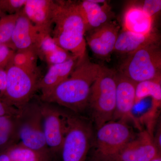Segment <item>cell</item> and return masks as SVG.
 Returning a JSON list of instances; mask_svg holds the SVG:
<instances>
[{
  "label": "cell",
  "mask_w": 161,
  "mask_h": 161,
  "mask_svg": "<svg viewBox=\"0 0 161 161\" xmlns=\"http://www.w3.org/2000/svg\"><path fill=\"white\" fill-rule=\"evenodd\" d=\"M101 67V65L91 62L86 54L79 60L69 77L40 99L73 112H82L88 106L91 88Z\"/></svg>",
  "instance_id": "1"
},
{
  "label": "cell",
  "mask_w": 161,
  "mask_h": 161,
  "mask_svg": "<svg viewBox=\"0 0 161 161\" xmlns=\"http://www.w3.org/2000/svg\"><path fill=\"white\" fill-rule=\"evenodd\" d=\"M51 36L61 48L82 60L86 55V27L77 2L54 1Z\"/></svg>",
  "instance_id": "2"
},
{
  "label": "cell",
  "mask_w": 161,
  "mask_h": 161,
  "mask_svg": "<svg viewBox=\"0 0 161 161\" xmlns=\"http://www.w3.org/2000/svg\"><path fill=\"white\" fill-rule=\"evenodd\" d=\"M117 72L101 65L91 88L88 106L96 130L112 120L115 110Z\"/></svg>",
  "instance_id": "3"
},
{
  "label": "cell",
  "mask_w": 161,
  "mask_h": 161,
  "mask_svg": "<svg viewBox=\"0 0 161 161\" xmlns=\"http://www.w3.org/2000/svg\"><path fill=\"white\" fill-rule=\"evenodd\" d=\"M119 73L137 83L161 78V52L158 43L149 44L127 55Z\"/></svg>",
  "instance_id": "4"
},
{
  "label": "cell",
  "mask_w": 161,
  "mask_h": 161,
  "mask_svg": "<svg viewBox=\"0 0 161 161\" xmlns=\"http://www.w3.org/2000/svg\"><path fill=\"white\" fill-rule=\"evenodd\" d=\"M128 123L111 120L97 130L95 155L97 161H114L122 149L136 136Z\"/></svg>",
  "instance_id": "5"
},
{
  "label": "cell",
  "mask_w": 161,
  "mask_h": 161,
  "mask_svg": "<svg viewBox=\"0 0 161 161\" xmlns=\"http://www.w3.org/2000/svg\"><path fill=\"white\" fill-rule=\"evenodd\" d=\"M89 121L67 113V129L61 152L62 161H86L93 138Z\"/></svg>",
  "instance_id": "6"
},
{
  "label": "cell",
  "mask_w": 161,
  "mask_h": 161,
  "mask_svg": "<svg viewBox=\"0 0 161 161\" xmlns=\"http://www.w3.org/2000/svg\"><path fill=\"white\" fill-rule=\"evenodd\" d=\"M17 124L19 143L35 151L48 153L40 103L30 101L20 109Z\"/></svg>",
  "instance_id": "7"
},
{
  "label": "cell",
  "mask_w": 161,
  "mask_h": 161,
  "mask_svg": "<svg viewBox=\"0 0 161 161\" xmlns=\"http://www.w3.org/2000/svg\"><path fill=\"white\" fill-rule=\"evenodd\" d=\"M7 84L4 93L6 102L20 110L31 101L41 78L39 73L24 70L11 62L6 69Z\"/></svg>",
  "instance_id": "8"
},
{
  "label": "cell",
  "mask_w": 161,
  "mask_h": 161,
  "mask_svg": "<svg viewBox=\"0 0 161 161\" xmlns=\"http://www.w3.org/2000/svg\"><path fill=\"white\" fill-rule=\"evenodd\" d=\"M40 104L47 146L53 152H61L66 133L67 112L54 104L42 101Z\"/></svg>",
  "instance_id": "9"
},
{
  "label": "cell",
  "mask_w": 161,
  "mask_h": 161,
  "mask_svg": "<svg viewBox=\"0 0 161 161\" xmlns=\"http://www.w3.org/2000/svg\"><path fill=\"white\" fill-rule=\"evenodd\" d=\"M47 36L34 25L22 9L18 14L9 47L15 51L30 48L38 50L40 42Z\"/></svg>",
  "instance_id": "10"
},
{
  "label": "cell",
  "mask_w": 161,
  "mask_h": 161,
  "mask_svg": "<svg viewBox=\"0 0 161 161\" xmlns=\"http://www.w3.org/2000/svg\"><path fill=\"white\" fill-rule=\"evenodd\" d=\"M120 29L116 21H112L90 32L86 38V43L96 57L105 60L109 59L114 52Z\"/></svg>",
  "instance_id": "11"
},
{
  "label": "cell",
  "mask_w": 161,
  "mask_h": 161,
  "mask_svg": "<svg viewBox=\"0 0 161 161\" xmlns=\"http://www.w3.org/2000/svg\"><path fill=\"white\" fill-rule=\"evenodd\" d=\"M159 155L152 136L144 131L129 142L114 161H150Z\"/></svg>",
  "instance_id": "12"
},
{
  "label": "cell",
  "mask_w": 161,
  "mask_h": 161,
  "mask_svg": "<svg viewBox=\"0 0 161 161\" xmlns=\"http://www.w3.org/2000/svg\"><path fill=\"white\" fill-rule=\"evenodd\" d=\"M136 83L117 73L115 110L112 120H122L128 123L134 119L132 110L136 104Z\"/></svg>",
  "instance_id": "13"
},
{
  "label": "cell",
  "mask_w": 161,
  "mask_h": 161,
  "mask_svg": "<svg viewBox=\"0 0 161 161\" xmlns=\"http://www.w3.org/2000/svg\"><path fill=\"white\" fill-rule=\"evenodd\" d=\"M54 1L26 0L23 11L43 34L51 35Z\"/></svg>",
  "instance_id": "14"
},
{
  "label": "cell",
  "mask_w": 161,
  "mask_h": 161,
  "mask_svg": "<svg viewBox=\"0 0 161 161\" xmlns=\"http://www.w3.org/2000/svg\"><path fill=\"white\" fill-rule=\"evenodd\" d=\"M79 58L73 56L63 63L49 67L48 70L41 78L38 85V90L41 91L40 98L49 94L58 85L69 77L77 66Z\"/></svg>",
  "instance_id": "15"
},
{
  "label": "cell",
  "mask_w": 161,
  "mask_h": 161,
  "mask_svg": "<svg viewBox=\"0 0 161 161\" xmlns=\"http://www.w3.org/2000/svg\"><path fill=\"white\" fill-rule=\"evenodd\" d=\"M77 3L85 23L86 32L93 31L112 21L113 14L107 2L99 4L84 0Z\"/></svg>",
  "instance_id": "16"
},
{
  "label": "cell",
  "mask_w": 161,
  "mask_h": 161,
  "mask_svg": "<svg viewBox=\"0 0 161 161\" xmlns=\"http://www.w3.org/2000/svg\"><path fill=\"white\" fill-rule=\"evenodd\" d=\"M153 21V18L146 13L138 5H132L124 14L122 29L147 36L154 32Z\"/></svg>",
  "instance_id": "17"
},
{
  "label": "cell",
  "mask_w": 161,
  "mask_h": 161,
  "mask_svg": "<svg viewBox=\"0 0 161 161\" xmlns=\"http://www.w3.org/2000/svg\"><path fill=\"white\" fill-rule=\"evenodd\" d=\"M159 36L154 32L144 36L122 29L119 32L113 53L128 55L149 44L158 43Z\"/></svg>",
  "instance_id": "18"
},
{
  "label": "cell",
  "mask_w": 161,
  "mask_h": 161,
  "mask_svg": "<svg viewBox=\"0 0 161 161\" xmlns=\"http://www.w3.org/2000/svg\"><path fill=\"white\" fill-rule=\"evenodd\" d=\"M39 58L45 61L49 66L63 63L72 58L74 55L58 46L51 35L43 38L38 48Z\"/></svg>",
  "instance_id": "19"
},
{
  "label": "cell",
  "mask_w": 161,
  "mask_h": 161,
  "mask_svg": "<svg viewBox=\"0 0 161 161\" xmlns=\"http://www.w3.org/2000/svg\"><path fill=\"white\" fill-rule=\"evenodd\" d=\"M148 97L152 98L153 107L159 108L161 103V78L136 83L135 104Z\"/></svg>",
  "instance_id": "20"
},
{
  "label": "cell",
  "mask_w": 161,
  "mask_h": 161,
  "mask_svg": "<svg viewBox=\"0 0 161 161\" xmlns=\"http://www.w3.org/2000/svg\"><path fill=\"white\" fill-rule=\"evenodd\" d=\"M38 58L36 48L21 50L15 52L11 63L24 70L39 73L37 66Z\"/></svg>",
  "instance_id": "21"
},
{
  "label": "cell",
  "mask_w": 161,
  "mask_h": 161,
  "mask_svg": "<svg viewBox=\"0 0 161 161\" xmlns=\"http://www.w3.org/2000/svg\"><path fill=\"white\" fill-rule=\"evenodd\" d=\"M7 152L11 161H45L47 153L31 150L21 144H15L9 147Z\"/></svg>",
  "instance_id": "22"
},
{
  "label": "cell",
  "mask_w": 161,
  "mask_h": 161,
  "mask_svg": "<svg viewBox=\"0 0 161 161\" xmlns=\"http://www.w3.org/2000/svg\"><path fill=\"white\" fill-rule=\"evenodd\" d=\"M17 116L0 117V147L9 143L14 145L18 142L17 132Z\"/></svg>",
  "instance_id": "23"
},
{
  "label": "cell",
  "mask_w": 161,
  "mask_h": 161,
  "mask_svg": "<svg viewBox=\"0 0 161 161\" xmlns=\"http://www.w3.org/2000/svg\"><path fill=\"white\" fill-rule=\"evenodd\" d=\"M19 13L8 14L0 13V45L9 47Z\"/></svg>",
  "instance_id": "24"
},
{
  "label": "cell",
  "mask_w": 161,
  "mask_h": 161,
  "mask_svg": "<svg viewBox=\"0 0 161 161\" xmlns=\"http://www.w3.org/2000/svg\"><path fill=\"white\" fill-rule=\"evenodd\" d=\"M26 0H0V9L8 14L18 13L23 9Z\"/></svg>",
  "instance_id": "25"
},
{
  "label": "cell",
  "mask_w": 161,
  "mask_h": 161,
  "mask_svg": "<svg viewBox=\"0 0 161 161\" xmlns=\"http://www.w3.org/2000/svg\"><path fill=\"white\" fill-rule=\"evenodd\" d=\"M15 51L6 45H0V70H6L11 62Z\"/></svg>",
  "instance_id": "26"
},
{
  "label": "cell",
  "mask_w": 161,
  "mask_h": 161,
  "mask_svg": "<svg viewBox=\"0 0 161 161\" xmlns=\"http://www.w3.org/2000/svg\"><path fill=\"white\" fill-rule=\"evenodd\" d=\"M138 6L147 14L151 17L161 11V0H146Z\"/></svg>",
  "instance_id": "27"
},
{
  "label": "cell",
  "mask_w": 161,
  "mask_h": 161,
  "mask_svg": "<svg viewBox=\"0 0 161 161\" xmlns=\"http://www.w3.org/2000/svg\"><path fill=\"white\" fill-rule=\"evenodd\" d=\"M20 110L18 109L8 103H4L0 101V117L3 116H17Z\"/></svg>",
  "instance_id": "28"
},
{
  "label": "cell",
  "mask_w": 161,
  "mask_h": 161,
  "mask_svg": "<svg viewBox=\"0 0 161 161\" xmlns=\"http://www.w3.org/2000/svg\"><path fill=\"white\" fill-rule=\"evenodd\" d=\"M7 84V74L6 70H0V92L4 94Z\"/></svg>",
  "instance_id": "29"
},
{
  "label": "cell",
  "mask_w": 161,
  "mask_h": 161,
  "mask_svg": "<svg viewBox=\"0 0 161 161\" xmlns=\"http://www.w3.org/2000/svg\"><path fill=\"white\" fill-rule=\"evenodd\" d=\"M153 142L156 147L157 148L159 151L161 152V127H159L157 130L155 137L153 138Z\"/></svg>",
  "instance_id": "30"
},
{
  "label": "cell",
  "mask_w": 161,
  "mask_h": 161,
  "mask_svg": "<svg viewBox=\"0 0 161 161\" xmlns=\"http://www.w3.org/2000/svg\"><path fill=\"white\" fill-rule=\"evenodd\" d=\"M0 161H11L7 153L0 155Z\"/></svg>",
  "instance_id": "31"
},
{
  "label": "cell",
  "mask_w": 161,
  "mask_h": 161,
  "mask_svg": "<svg viewBox=\"0 0 161 161\" xmlns=\"http://www.w3.org/2000/svg\"><path fill=\"white\" fill-rule=\"evenodd\" d=\"M1 12H3V11H2V10H1V9H0V13H1Z\"/></svg>",
  "instance_id": "32"
},
{
  "label": "cell",
  "mask_w": 161,
  "mask_h": 161,
  "mask_svg": "<svg viewBox=\"0 0 161 161\" xmlns=\"http://www.w3.org/2000/svg\"><path fill=\"white\" fill-rule=\"evenodd\" d=\"M47 161V160H46V161Z\"/></svg>",
  "instance_id": "33"
}]
</instances>
